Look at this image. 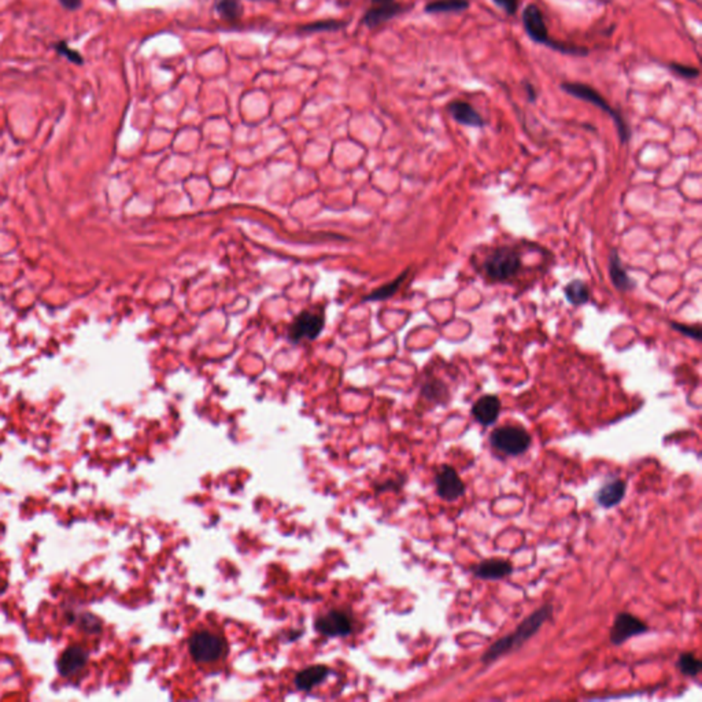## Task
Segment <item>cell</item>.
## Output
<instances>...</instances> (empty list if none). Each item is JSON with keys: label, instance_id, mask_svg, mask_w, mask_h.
<instances>
[{"label": "cell", "instance_id": "1", "mask_svg": "<svg viewBox=\"0 0 702 702\" xmlns=\"http://www.w3.org/2000/svg\"><path fill=\"white\" fill-rule=\"evenodd\" d=\"M551 615H553V606L550 604L543 605L540 609L535 611L530 618L524 620L513 632H510L509 635L498 639L496 643H493L489 648V650L483 655L482 661L490 664V662L498 660L501 656L508 655V653L513 652L514 649L521 648L531 636H534L537 634V631L540 629V627L543 625V623H546L547 620L550 619Z\"/></svg>", "mask_w": 702, "mask_h": 702}, {"label": "cell", "instance_id": "6", "mask_svg": "<svg viewBox=\"0 0 702 702\" xmlns=\"http://www.w3.org/2000/svg\"><path fill=\"white\" fill-rule=\"evenodd\" d=\"M493 448L508 455H524L531 446L530 434L520 427H501L490 436Z\"/></svg>", "mask_w": 702, "mask_h": 702}, {"label": "cell", "instance_id": "32", "mask_svg": "<svg viewBox=\"0 0 702 702\" xmlns=\"http://www.w3.org/2000/svg\"><path fill=\"white\" fill-rule=\"evenodd\" d=\"M394 0H372L373 6H380V4H388L392 3Z\"/></svg>", "mask_w": 702, "mask_h": 702}, {"label": "cell", "instance_id": "20", "mask_svg": "<svg viewBox=\"0 0 702 702\" xmlns=\"http://www.w3.org/2000/svg\"><path fill=\"white\" fill-rule=\"evenodd\" d=\"M214 10L225 21L235 22L243 15V6L239 0H217L214 3Z\"/></svg>", "mask_w": 702, "mask_h": 702}, {"label": "cell", "instance_id": "11", "mask_svg": "<svg viewBox=\"0 0 702 702\" xmlns=\"http://www.w3.org/2000/svg\"><path fill=\"white\" fill-rule=\"evenodd\" d=\"M501 413V401L496 395H484L472 406V415L484 427L493 425Z\"/></svg>", "mask_w": 702, "mask_h": 702}, {"label": "cell", "instance_id": "14", "mask_svg": "<svg viewBox=\"0 0 702 702\" xmlns=\"http://www.w3.org/2000/svg\"><path fill=\"white\" fill-rule=\"evenodd\" d=\"M472 572L476 578L483 580H499L510 575L513 572V567L509 561L505 560H486L472 568Z\"/></svg>", "mask_w": 702, "mask_h": 702}, {"label": "cell", "instance_id": "17", "mask_svg": "<svg viewBox=\"0 0 702 702\" xmlns=\"http://www.w3.org/2000/svg\"><path fill=\"white\" fill-rule=\"evenodd\" d=\"M330 671L327 666L324 665H314V666H309L303 671H300L296 678H295V685L299 690H303V692H309L312 690L314 686L320 685L327 676H328Z\"/></svg>", "mask_w": 702, "mask_h": 702}, {"label": "cell", "instance_id": "15", "mask_svg": "<svg viewBox=\"0 0 702 702\" xmlns=\"http://www.w3.org/2000/svg\"><path fill=\"white\" fill-rule=\"evenodd\" d=\"M404 11V6L399 4V3H388V4H380V6H373L372 8H369L364 18H363V22L368 26V28H376L384 22H387L388 20L394 18L395 15L401 14Z\"/></svg>", "mask_w": 702, "mask_h": 702}, {"label": "cell", "instance_id": "27", "mask_svg": "<svg viewBox=\"0 0 702 702\" xmlns=\"http://www.w3.org/2000/svg\"><path fill=\"white\" fill-rule=\"evenodd\" d=\"M668 68H669L673 73H676V75H679V76H682V77H685V79H697V77H699V75H700V70H699V69H696V68H693V66L680 65V63H669V65H668Z\"/></svg>", "mask_w": 702, "mask_h": 702}, {"label": "cell", "instance_id": "21", "mask_svg": "<svg viewBox=\"0 0 702 702\" xmlns=\"http://www.w3.org/2000/svg\"><path fill=\"white\" fill-rule=\"evenodd\" d=\"M564 293H565L567 300L575 306L584 305L590 300L588 287L581 280H574V282L568 283L564 289Z\"/></svg>", "mask_w": 702, "mask_h": 702}, {"label": "cell", "instance_id": "29", "mask_svg": "<svg viewBox=\"0 0 702 702\" xmlns=\"http://www.w3.org/2000/svg\"><path fill=\"white\" fill-rule=\"evenodd\" d=\"M508 15H514L519 10V0H493Z\"/></svg>", "mask_w": 702, "mask_h": 702}, {"label": "cell", "instance_id": "13", "mask_svg": "<svg viewBox=\"0 0 702 702\" xmlns=\"http://www.w3.org/2000/svg\"><path fill=\"white\" fill-rule=\"evenodd\" d=\"M448 112L458 124L473 128H482L486 125V121L480 116V113L468 102L455 100L448 106Z\"/></svg>", "mask_w": 702, "mask_h": 702}, {"label": "cell", "instance_id": "8", "mask_svg": "<svg viewBox=\"0 0 702 702\" xmlns=\"http://www.w3.org/2000/svg\"><path fill=\"white\" fill-rule=\"evenodd\" d=\"M648 631L649 628L642 620L629 613H619L611 628V642L616 646H620L632 636L642 635Z\"/></svg>", "mask_w": 702, "mask_h": 702}, {"label": "cell", "instance_id": "30", "mask_svg": "<svg viewBox=\"0 0 702 702\" xmlns=\"http://www.w3.org/2000/svg\"><path fill=\"white\" fill-rule=\"evenodd\" d=\"M58 1L68 11H76L83 6V0H58Z\"/></svg>", "mask_w": 702, "mask_h": 702}, {"label": "cell", "instance_id": "31", "mask_svg": "<svg viewBox=\"0 0 702 702\" xmlns=\"http://www.w3.org/2000/svg\"><path fill=\"white\" fill-rule=\"evenodd\" d=\"M526 91H527V93H528V99H530L531 102H534V100L537 99V92H535L534 86H533L531 84L527 83L526 84Z\"/></svg>", "mask_w": 702, "mask_h": 702}, {"label": "cell", "instance_id": "3", "mask_svg": "<svg viewBox=\"0 0 702 702\" xmlns=\"http://www.w3.org/2000/svg\"><path fill=\"white\" fill-rule=\"evenodd\" d=\"M560 88H561L564 92H567V93H570V95L575 96L577 99L584 100V102H588V103H591V105L597 106L598 109H601L602 112H605L606 114H609V116L612 117V120L615 121V124H616L618 133H619V137L620 140H621V143H628V140H629V137H631V130H629L628 125H627V123L624 121V119H623V116L620 114L619 112H618V110H615V109H613V107L608 103V100H606V99H605V98H604V96H602V95H601L597 89H594L593 86H590V85H587V84L571 83V82L561 84V85H560Z\"/></svg>", "mask_w": 702, "mask_h": 702}, {"label": "cell", "instance_id": "19", "mask_svg": "<svg viewBox=\"0 0 702 702\" xmlns=\"http://www.w3.org/2000/svg\"><path fill=\"white\" fill-rule=\"evenodd\" d=\"M468 0H434L425 4L424 10L428 14H442V13H462L469 8Z\"/></svg>", "mask_w": 702, "mask_h": 702}, {"label": "cell", "instance_id": "16", "mask_svg": "<svg viewBox=\"0 0 702 702\" xmlns=\"http://www.w3.org/2000/svg\"><path fill=\"white\" fill-rule=\"evenodd\" d=\"M609 276L615 289H619L621 292H627L636 287L635 282L628 276L625 268L623 266L616 248L612 250L609 255Z\"/></svg>", "mask_w": 702, "mask_h": 702}, {"label": "cell", "instance_id": "10", "mask_svg": "<svg viewBox=\"0 0 702 702\" xmlns=\"http://www.w3.org/2000/svg\"><path fill=\"white\" fill-rule=\"evenodd\" d=\"M324 328V317L314 313H300L291 326L289 339L299 342L302 339H316Z\"/></svg>", "mask_w": 702, "mask_h": 702}, {"label": "cell", "instance_id": "18", "mask_svg": "<svg viewBox=\"0 0 702 702\" xmlns=\"http://www.w3.org/2000/svg\"><path fill=\"white\" fill-rule=\"evenodd\" d=\"M625 490H627V484L623 480H613L608 484H604L598 490L597 502L606 509L613 508L623 501V498L625 496Z\"/></svg>", "mask_w": 702, "mask_h": 702}, {"label": "cell", "instance_id": "23", "mask_svg": "<svg viewBox=\"0 0 702 702\" xmlns=\"http://www.w3.org/2000/svg\"><path fill=\"white\" fill-rule=\"evenodd\" d=\"M676 666L686 676H697L701 671L702 664L701 661L696 659L694 655L683 653L679 656Z\"/></svg>", "mask_w": 702, "mask_h": 702}, {"label": "cell", "instance_id": "9", "mask_svg": "<svg viewBox=\"0 0 702 702\" xmlns=\"http://www.w3.org/2000/svg\"><path fill=\"white\" fill-rule=\"evenodd\" d=\"M436 493L445 501L453 502L465 493V484L450 465H442L435 478Z\"/></svg>", "mask_w": 702, "mask_h": 702}, {"label": "cell", "instance_id": "5", "mask_svg": "<svg viewBox=\"0 0 702 702\" xmlns=\"http://www.w3.org/2000/svg\"><path fill=\"white\" fill-rule=\"evenodd\" d=\"M521 268V258L519 252L512 247H499L494 250L484 262V270L494 282H506L513 279Z\"/></svg>", "mask_w": 702, "mask_h": 702}, {"label": "cell", "instance_id": "22", "mask_svg": "<svg viewBox=\"0 0 702 702\" xmlns=\"http://www.w3.org/2000/svg\"><path fill=\"white\" fill-rule=\"evenodd\" d=\"M408 275H409V270H405L401 276H398L391 283H387L383 287L374 289L371 295L367 296V299L368 300H383V299H387V298L392 296L399 289V287L402 286V283L405 282V279L408 277Z\"/></svg>", "mask_w": 702, "mask_h": 702}, {"label": "cell", "instance_id": "4", "mask_svg": "<svg viewBox=\"0 0 702 702\" xmlns=\"http://www.w3.org/2000/svg\"><path fill=\"white\" fill-rule=\"evenodd\" d=\"M190 655L197 662H214L227 653V642L218 634L201 629L192 634L188 641Z\"/></svg>", "mask_w": 702, "mask_h": 702}, {"label": "cell", "instance_id": "12", "mask_svg": "<svg viewBox=\"0 0 702 702\" xmlns=\"http://www.w3.org/2000/svg\"><path fill=\"white\" fill-rule=\"evenodd\" d=\"M88 662V653L80 646H72L66 649L59 660L58 669L62 676H73L80 672Z\"/></svg>", "mask_w": 702, "mask_h": 702}, {"label": "cell", "instance_id": "7", "mask_svg": "<svg viewBox=\"0 0 702 702\" xmlns=\"http://www.w3.org/2000/svg\"><path fill=\"white\" fill-rule=\"evenodd\" d=\"M316 628L326 636H346L353 631V619L346 611L333 609L316 620Z\"/></svg>", "mask_w": 702, "mask_h": 702}, {"label": "cell", "instance_id": "2", "mask_svg": "<svg viewBox=\"0 0 702 702\" xmlns=\"http://www.w3.org/2000/svg\"><path fill=\"white\" fill-rule=\"evenodd\" d=\"M521 18H523L524 29L533 42L546 45L554 51L568 54V55L586 56L588 54V49L584 47H579L575 44H568V43L558 42V40L551 39L549 35V31H547L544 17L537 4H528L523 11Z\"/></svg>", "mask_w": 702, "mask_h": 702}, {"label": "cell", "instance_id": "28", "mask_svg": "<svg viewBox=\"0 0 702 702\" xmlns=\"http://www.w3.org/2000/svg\"><path fill=\"white\" fill-rule=\"evenodd\" d=\"M671 327L680 333H683L685 336H689L692 339H696V340H701V327L700 326H696V327H692V326H685V324H679V323H671Z\"/></svg>", "mask_w": 702, "mask_h": 702}, {"label": "cell", "instance_id": "24", "mask_svg": "<svg viewBox=\"0 0 702 702\" xmlns=\"http://www.w3.org/2000/svg\"><path fill=\"white\" fill-rule=\"evenodd\" d=\"M344 26L343 21H336V20H324V21H317V22H310L307 25H303L299 28L300 32L303 33H313V32H321V31H337Z\"/></svg>", "mask_w": 702, "mask_h": 702}, {"label": "cell", "instance_id": "26", "mask_svg": "<svg viewBox=\"0 0 702 702\" xmlns=\"http://www.w3.org/2000/svg\"><path fill=\"white\" fill-rule=\"evenodd\" d=\"M55 49H56V52H58L59 55L65 56V58H66V59H69L72 63L79 65V66H80V65H83L84 59L83 56H82V54H80L79 51H76V49L70 48V47L68 45V43H56V44H55Z\"/></svg>", "mask_w": 702, "mask_h": 702}, {"label": "cell", "instance_id": "25", "mask_svg": "<svg viewBox=\"0 0 702 702\" xmlns=\"http://www.w3.org/2000/svg\"><path fill=\"white\" fill-rule=\"evenodd\" d=\"M422 394L428 398V399H434L436 402L439 401H446L449 394H448V388L443 383L438 381V380H434V381H428L424 387H422Z\"/></svg>", "mask_w": 702, "mask_h": 702}]
</instances>
